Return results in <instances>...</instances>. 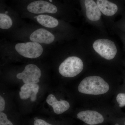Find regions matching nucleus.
Returning <instances> with one entry per match:
<instances>
[{"mask_svg":"<svg viewBox=\"0 0 125 125\" xmlns=\"http://www.w3.org/2000/svg\"><path fill=\"white\" fill-rule=\"evenodd\" d=\"M84 64L82 59L76 56H71L65 58L59 65V73L64 77L72 78L83 71Z\"/></svg>","mask_w":125,"mask_h":125,"instance_id":"6e6552de","label":"nucleus"},{"mask_svg":"<svg viewBox=\"0 0 125 125\" xmlns=\"http://www.w3.org/2000/svg\"><path fill=\"white\" fill-rule=\"evenodd\" d=\"M23 14L52 16L68 22L76 20L73 11L64 5H58L53 0H36L26 5Z\"/></svg>","mask_w":125,"mask_h":125,"instance_id":"7ed1b4c3","label":"nucleus"},{"mask_svg":"<svg viewBox=\"0 0 125 125\" xmlns=\"http://www.w3.org/2000/svg\"><path fill=\"white\" fill-rule=\"evenodd\" d=\"M39 85L37 83H25L21 88L19 95L21 99H26L31 97L32 93L38 94Z\"/></svg>","mask_w":125,"mask_h":125,"instance_id":"4468645a","label":"nucleus"},{"mask_svg":"<svg viewBox=\"0 0 125 125\" xmlns=\"http://www.w3.org/2000/svg\"><path fill=\"white\" fill-rule=\"evenodd\" d=\"M5 101L4 99L1 96H0V112H2L4 110L5 108Z\"/></svg>","mask_w":125,"mask_h":125,"instance_id":"a211bd4d","label":"nucleus"},{"mask_svg":"<svg viewBox=\"0 0 125 125\" xmlns=\"http://www.w3.org/2000/svg\"><path fill=\"white\" fill-rule=\"evenodd\" d=\"M41 75L40 67L36 64L30 63L24 66L22 71L17 74L16 77L22 80L24 83H37L40 81Z\"/></svg>","mask_w":125,"mask_h":125,"instance_id":"9d476101","label":"nucleus"},{"mask_svg":"<svg viewBox=\"0 0 125 125\" xmlns=\"http://www.w3.org/2000/svg\"><path fill=\"white\" fill-rule=\"evenodd\" d=\"M21 16L53 32L77 36V30L70 23L52 16L22 14Z\"/></svg>","mask_w":125,"mask_h":125,"instance_id":"20e7f679","label":"nucleus"},{"mask_svg":"<svg viewBox=\"0 0 125 125\" xmlns=\"http://www.w3.org/2000/svg\"><path fill=\"white\" fill-rule=\"evenodd\" d=\"M109 89L108 83L102 78L98 76L86 77L81 81L78 86L80 93L92 95L106 93Z\"/></svg>","mask_w":125,"mask_h":125,"instance_id":"39448f33","label":"nucleus"},{"mask_svg":"<svg viewBox=\"0 0 125 125\" xmlns=\"http://www.w3.org/2000/svg\"><path fill=\"white\" fill-rule=\"evenodd\" d=\"M102 15L113 18L119 12L120 5L117 0H94Z\"/></svg>","mask_w":125,"mask_h":125,"instance_id":"9b49d317","label":"nucleus"},{"mask_svg":"<svg viewBox=\"0 0 125 125\" xmlns=\"http://www.w3.org/2000/svg\"><path fill=\"white\" fill-rule=\"evenodd\" d=\"M78 119L89 125H94L102 123L104 118L98 112L94 111H83L77 114Z\"/></svg>","mask_w":125,"mask_h":125,"instance_id":"f8f14e48","label":"nucleus"},{"mask_svg":"<svg viewBox=\"0 0 125 125\" xmlns=\"http://www.w3.org/2000/svg\"></svg>","mask_w":125,"mask_h":125,"instance_id":"aec40b11","label":"nucleus"},{"mask_svg":"<svg viewBox=\"0 0 125 125\" xmlns=\"http://www.w3.org/2000/svg\"><path fill=\"white\" fill-rule=\"evenodd\" d=\"M82 11L88 22L99 25L102 21L101 11L94 0H80Z\"/></svg>","mask_w":125,"mask_h":125,"instance_id":"1a4fd4ad","label":"nucleus"},{"mask_svg":"<svg viewBox=\"0 0 125 125\" xmlns=\"http://www.w3.org/2000/svg\"><path fill=\"white\" fill-rule=\"evenodd\" d=\"M91 47L101 57L107 60L114 59L117 52V47L114 41L105 38L94 39L92 42Z\"/></svg>","mask_w":125,"mask_h":125,"instance_id":"0eeeda50","label":"nucleus"},{"mask_svg":"<svg viewBox=\"0 0 125 125\" xmlns=\"http://www.w3.org/2000/svg\"><path fill=\"white\" fill-rule=\"evenodd\" d=\"M34 125H52L42 119H37L34 122Z\"/></svg>","mask_w":125,"mask_h":125,"instance_id":"f3484780","label":"nucleus"},{"mask_svg":"<svg viewBox=\"0 0 125 125\" xmlns=\"http://www.w3.org/2000/svg\"><path fill=\"white\" fill-rule=\"evenodd\" d=\"M6 35L10 40L37 43L51 47L70 41L77 36L53 32L34 23H26Z\"/></svg>","mask_w":125,"mask_h":125,"instance_id":"f257e3e1","label":"nucleus"},{"mask_svg":"<svg viewBox=\"0 0 125 125\" xmlns=\"http://www.w3.org/2000/svg\"><path fill=\"white\" fill-rule=\"evenodd\" d=\"M0 125H13L7 118L6 114L3 112L0 113Z\"/></svg>","mask_w":125,"mask_h":125,"instance_id":"2eb2a0df","label":"nucleus"},{"mask_svg":"<svg viewBox=\"0 0 125 125\" xmlns=\"http://www.w3.org/2000/svg\"><path fill=\"white\" fill-rule=\"evenodd\" d=\"M116 99L120 107H122L125 106V94H118Z\"/></svg>","mask_w":125,"mask_h":125,"instance_id":"dca6fc26","label":"nucleus"},{"mask_svg":"<svg viewBox=\"0 0 125 125\" xmlns=\"http://www.w3.org/2000/svg\"><path fill=\"white\" fill-rule=\"evenodd\" d=\"M51 48L37 43L15 41L5 38L0 42L1 55L7 60L18 59L19 57L37 59L41 57L48 49Z\"/></svg>","mask_w":125,"mask_h":125,"instance_id":"f03ea898","label":"nucleus"},{"mask_svg":"<svg viewBox=\"0 0 125 125\" xmlns=\"http://www.w3.org/2000/svg\"><path fill=\"white\" fill-rule=\"evenodd\" d=\"M48 104L52 106L56 114H62L70 108L69 103L64 100L58 101L53 94H49L46 99Z\"/></svg>","mask_w":125,"mask_h":125,"instance_id":"ddd939ff","label":"nucleus"},{"mask_svg":"<svg viewBox=\"0 0 125 125\" xmlns=\"http://www.w3.org/2000/svg\"><path fill=\"white\" fill-rule=\"evenodd\" d=\"M18 14L9 10H1L0 13V32L6 34L13 32L26 23Z\"/></svg>","mask_w":125,"mask_h":125,"instance_id":"423d86ee","label":"nucleus"},{"mask_svg":"<svg viewBox=\"0 0 125 125\" xmlns=\"http://www.w3.org/2000/svg\"></svg>","mask_w":125,"mask_h":125,"instance_id":"6ab92c4d","label":"nucleus"}]
</instances>
